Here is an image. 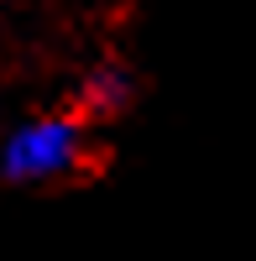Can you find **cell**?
<instances>
[{
	"mask_svg": "<svg viewBox=\"0 0 256 261\" xmlns=\"http://www.w3.org/2000/svg\"><path fill=\"white\" fill-rule=\"evenodd\" d=\"M89 167H99V146H94L89 120L79 110L21 120L0 146V178L21 183V188L68 183V178H84Z\"/></svg>",
	"mask_w": 256,
	"mask_h": 261,
	"instance_id": "cell-1",
	"label": "cell"
},
{
	"mask_svg": "<svg viewBox=\"0 0 256 261\" xmlns=\"http://www.w3.org/2000/svg\"><path fill=\"white\" fill-rule=\"evenodd\" d=\"M131 99H136V73L125 63H99L79 84V115L84 120H115L131 110Z\"/></svg>",
	"mask_w": 256,
	"mask_h": 261,
	"instance_id": "cell-2",
	"label": "cell"
}]
</instances>
